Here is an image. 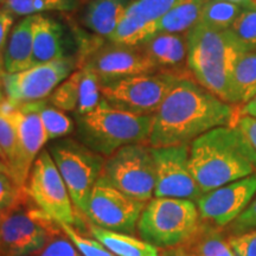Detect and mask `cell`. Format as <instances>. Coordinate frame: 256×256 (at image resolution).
<instances>
[{"label":"cell","mask_w":256,"mask_h":256,"mask_svg":"<svg viewBox=\"0 0 256 256\" xmlns=\"http://www.w3.org/2000/svg\"><path fill=\"white\" fill-rule=\"evenodd\" d=\"M234 113L232 104L202 87L194 78H183L154 114L148 145H190L208 130L234 124Z\"/></svg>","instance_id":"1"},{"label":"cell","mask_w":256,"mask_h":256,"mask_svg":"<svg viewBox=\"0 0 256 256\" xmlns=\"http://www.w3.org/2000/svg\"><path fill=\"white\" fill-rule=\"evenodd\" d=\"M188 165L206 194L256 174V151L238 124L220 126L190 144Z\"/></svg>","instance_id":"2"},{"label":"cell","mask_w":256,"mask_h":256,"mask_svg":"<svg viewBox=\"0 0 256 256\" xmlns=\"http://www.w3.org/2000/svg\"><path fill=\"white\" fill-rule=\"evenodd\" d=\"M188 69L194 81L229 104H238L232 70L243 51L229 30H215L197 23L186 32Z\"/></svg>","instance_id":"3"},{"label":"cell","mask_w":256,"mask_h":256,"mask_svg":"<svg viewBox=\"0 0 256 256\" xmlns=\"http://www.w3.org/2000/svg\"><path fill=\"white\" fill-rule=\"evenodd\" d=\"M154 115H136L110 107L104 98L89 113L75 116L76 136L106 158L121 147L148 142Z\"/></svg>","instance_id":"4"},{"label":"cell","mask_w":256,"mask_h":256,"mask_svg":"<svg viewBox=\"0 0 256 256\" xmlns=\"http://www.w3.org/2000/svg\"><path fill=\"white\" fill-rule=\"evenodd\" d=\"M62 232L24 188L11 206L0 211V256H28Z\"/></svg>","instance_id":"5"},{"label":"cell","mask_w":256,"mask_h":256,"mask_svg":"<svg viewBox=\"0 0 256 256\" xmlns=\"http://www.w3.org/2000/svg\"><path fill=\"white\" fill-rule=\"evenodd\" d=\"M202 224L197 204L188 200L154 197L146 203L136 232L156 248L185 246Z\"/></svg>","instance_id":"6"},{"label":"cell","mask_w":256,"mask_h":256,"mask_svg":"<svg viewBox=\"0 0 256 256\" xmlns=\"http://www.w3.org/2000/svg\"><path fill=\"white\" fill-rule=\"evenodd\" d=\"M46 150L62 176L74 206L86 215L92 188L104 171L106 156L72 138L52 140Z\"/></svg>","instance_id":"7"},{"label":"cell","mask_w":256,"mask_h":256,"mask_svg":"<svg viewBox=\"0 0 256 256\" xmlns=\"http://www.w3.org/2000/svg\"><path fill=\"white\" fill-rule=\"evenodd\" d=\"M101 178L134 200L145 203L151 200L156 185V165L151 146L132 144L121 147L106 158Z\"/></svg>","instance_id":"8"},{"label":"cell","mask_w":256,"mask_h":256,"mask_svg":"<svg viewBox=\"0 0 256 256\" xmlns=\"http://www.w3.org/2000/svg\"><path fill=\"white\" fill-rule=\"evenodd\" d=\"M180 78H183L160 72L130 76L102 86V98L115 110L154 115Z\"/></svg>","instance_id":"9"},{"label":"cell","mask_w":256,"mask_h":256,"mask_svg":"<svg viewBox=\"0 0 256 256\" xmlns=\"http://www.w3.org/2000/svg\"><path fill=\"white\" fill-rule=\"evenodd\" d=\"M25 188L37 206L48 215L58 223L75 226L76 208L48 150H42L34 160Z\"/></svg>","instance_id":"10"},{"label":"cell","mask_w":256,"mask_h":256,"mask_svg":"<svg viewBox=\"0 0 256 256\" xmlns=\"http://www.w3.org/2000/svg\"><path fill=\"white\" fill-rule=\"evenodd\" d=\"M78 56H72L31 66L23 72L6 74L2 86L6 98L12 104L48 98L64 80L78 69Z\"/></svg>","instance_id":"11"},{"label":"cell","mask_w":256,"mask_h":256,"mask_svg":"<svg viewBox=\"0 0 256 256\" xmlns=\"http://www.w3.org/2000/svg\"><path fill=\"white\" fill-rule=\"evenodd\" d=\"M82 66L90 68L98 75L101 87L130 76L158 72L142 46L110 40L104 44L98 43L81 57L78 68Z\"/></svg>","instance_id":"12"},{"label":"cell","mask_w":256,"mask_h":256,"mask_svg":"<svg viewBox=\"0 0 256 256\" xmlns=\"http://www.w3.org/2000/svg\"><path fill=\"white\" fill-rule=\"evenodd\" d=\"M145 206V202L127 196L100 177L92 191L86 217L104 229L134 235Z\"/></svg>","instance_id":"13"},{"label":"cell","mask_w":256,"mask_h":256,"mask_svg":"<svg viewBox=\"0 0 256 256\" xmlns=\"http://www.w3.org/2000/svg\"><path fill=\"white\" fill-rule=\"evenodd\" d=\"M156 165L153 196L179 198L197 203L203 194L188 165L190 145L151 147Z\"/></svg>","instance_id":"14"},{"label":"cell","mask_w":256,"mask_h":256,"mask_svg":"<svg viewBox=\"0 0 256 256\" xmlns=\"http://www.w3.org/2000/svg\"><path fill=\"white\" fill-rule=\"evenodd\" d=\"M256 194V174L202 194L197 200L202 222L217 228L229 226L246 210Z\"/></svg>","instance_id":"15"},{"label":"cell","mask_w":256,"mask_h":256,"mask_svg":"<svg viewBox=\"0 0 256 256\" xmlns=\"http://www.w3.org/2000/svg\"><path fill=\"white\" fill-rule=\"evenodd\" d=\"M12 115L17 126L18 148L11 177L19 186L24 188L34 160L49 139L40 115L24 104H12Z\"/></svg>","instance_id":"16"},{"label":"cell","mask_w":256,"mask_h":256,"mask_svg":"<svg viewBox=\"0 0 256 256\" xmlns=\"http://www.w3.org/2000/svg\"><path fill=\"white\" fill-rule=\"evenodd\" d=\"M32 66L66 57L76 56L75 37L58 19L46 14L34 16Z\"/></svg>","instance_id":"17"},{"label":"cell","mask_w":256,"mask_h":256,"mask_svg":"<svg viewBox=\"0 0 256 256\" xmlns=\"http://www.w3.org/2000/svg\"><path fill=\"white\" fill-rule=\"evenodd\" d=\"M139 46L154 64L156 72L190 78L186 76L190 72L186 34H156Z\"/></svg>","instance_id":"18"},{"label":"cell","mask_w":256,"mask_h":256,"mask_svg":"<svg viewBox=\"0 0 256 256\" xmlns=\"http://www.w3.org/2000/svg\"><path fill=\"white\" fill-rule=\"evenodd\" d=\"M34 16H28L12 28L4 54L6 74L23 72L32 66L34 55Z\"/></svg>","instance_id":"19"},{"label":"cell","mask_w":256,"mask_h":256,"mask_svg":"<svg viewBox=\"0 0 256 256\" xmlns=\"http://www.w3.org/2000/svg\"><path fill=\"white\" fill-rule=\"evenodd\" d=\"M133 0H90L83 10L82 23L96 36L110 38Z\"/></svg>","instance_id":"20"},{"label":"cell","mask_w":256,"mask_h":256,"mask_svg":"<svg viewBox=\"0 0 256 256\" xmlns=\"http://www.w3.org/2000/svg\"><path fill=\"white\" fill-rule=\"evenodd\" d=\"M89 232L115 256H160L159 248L130 234L107 230L89 223Z\"/></svg>","instance_id":"21"},{"label":"cell","mask_w":256,"mask_h":256,"mask_svg":"<svg viewBox=\"0 0 256 256\" xmlns=\"http://www.w3.org/2000/svg\"><path fill=\"white\" fill-rule=\"evenodd\" d=\"M206 2L208 0H182L156 22V34H186L198 23Z\"/></svg>","instance_id":"22"},{"label":"cell","mask_w":256,"mask_h":256,"mask_svg":"<svg viewBox=\"0 0 256 256\" xmlns=\"http://www.w3.org/2000/svg\"><path fill=\"white\" fill-rule=\"evenodd\" d=\"M24 104L40 115L49 140L66 138L75 130V121L68 116L66 112L60 110L54 104H51L48 98L28 102Z\"/></svg>","instance_id":"23"},{"label":"cell","mask_w":256,"mask_h":256,"mask_svg":"<svg viewBox=\"0 0 256 256\" xmlns=\"http://www.w3.org/2000/svg\"><path fill=\"white\" fill-rule=\"evenodd\" d=\"M185 246L197 256H236L220 228L206 222H202L196 235Z\"/></svg>","instance_id":"24"},{"label":"cell","mask_w":256,"mask_h":256,"mask_svg":"<svg viewBox=\"0 0 256 256\" xmlns=\"http://www.w3.org/2000/svg\"><path fill=\"white\" fill-rule=\"evenodd\" d=\"M232 86L238 104H246L256 95V51L240 55L234 66Z\"/></svg>","instance_id":"25"},{"label":"cell","mask_w":256,"mask_h":256,"mask_svg":"<svg viewBox=\"0 0 256 256\" xmlns=\"http://www.w3.org/2000/svg\"><path fill=\"white\" fill-rule=\"evenodd\" d=\"M243 8L229 0H208L198 23L215 30H229Z\"/></svg>","instance_id":"26"},{"label":"cell","mask_w":256,"mask_h":256,"mask_svg":"<svg viewBox=\"0 0 256 256\" xmlns=\"http://www.w3.org/2000/svg\"><path fill=\"white\" fill-rule=\"evenodd\" d=\"M17 148L18 133L12 115V104L5 98L0 106V156L8 165L10 174L17 156Z\"/></svg>","instance_id":"27"},{"label":"cell","mask_w":256,"mask_h":256,"mask_svg":"<svg viewBox=\"0 0 256 256\" xmlns=\"http://www.w3.org/2000/svg\"><path fill=\"white\" fill-rule=\"evenodd\" d=\"M78 6V0H6L2 8L8 10L16 17H28L50 11L69 12Z\"/></svg>","instance_id":"28"},{"label":"cell","mask_w":256,"mask_h":256,"mask_svg":"<svg viewBox=\"0 0 256 256\" xmlns=\"http://www.w3.org/2000/svg\"><path fill=\"white\" fill-rule=\"evenodd\" d=\"M82 70V78L80 83V98L74 116L84 115L95 110L102 101L101 83L98 75L88 66H80Z\"/></svg>","instance_id":"29"},{"label":"cell","mask_w":256,"mask_h":256,"mask_svg":"<svg viewBox=\"0 0 256 256\" xmlns=\"http://www.w3.org/2000/svg\"><path fill=\"white\" fill-rule=\"evenodd\" d=\"M229 31L243 52L256 51V8H243Z\"/></svg>","instance_id":"30"},{"label":"cell","mask_w":256,"mask_h":256,"mask_svg":"<svg viewBox=\"0 0 256 256\" xmlns=\"http://www.w3.org/2000/svg\"><path fill=\"white\" fill-rule=\"evenodd\" d=\"M81 78L82 70L78 68L68 78L64 80L48 98L50 104L63 112H75L78 104Z\"/></svg>","instance_id":"31"},{"label":"cell","mask_w":256,"mask_h":256,"mask_svg":"<svg viewBox=\"0 0 256 256\" xmlns=\"http://www.w3.org/2000/svg\"><path fill=\"white\" fill-rule=\"evenodd\" d=\"M180 2L182 0H133L128 6L126 14L136 16L154 26L156 20Z\"/></svg>","instance_id":"32"},{"label":"cell","mask_w":256,"mask_h":256,"mask_svg":"<svg viewBox=\"0 0 256 256\" xmlns=\"http://www.w3.org/2000/svg\"><path fill=\"white\" fill-rule=\"evenodd\" d=\"M60 228L68 238L72 240L76 249L81 252L82 256H115L107 248L95 238H88L80 234L75 226L70 224L60 223Z\"/></svg>","instance_id":"33"},{"label":"cell","mask_w":256,"mask_h":256,"mask_svg":"<svg viewBox=\"0 0 256 256\" xmlns=\"http://www.w3.org/2000/svg\"><path fill=\"white\" fill-rule=\"evenodd\" d=\"M28 256H82L68 236L62 232L46 244Z\"/></svg>","instance_id":"34"},{"label":"cell","mask_w":256,"mask_h":256,"mask_svg":"<svg viewBox=\"0 0 256 256\" xmlns=\"http://www.w3.org/2000/svg\"><path fill=\"white\" fill-rule=\"evenodd\" d=\"M256 229V198L232 224H229V236H238Z\"/></svg>","instance_id":"35"},{"label":"cell","mask_w":256,"mask_h":256,"mask_svg":"<svg viewBox=\"0 0 256 256\" xmlns=\"http://www.w3.org/2000/svg\"><path fill=\"white\" fill-rule=\"evenodd\" d=\"M24 188L19 186L8 174H0V211L11 206Z\"/></svg>","instance_id":"36"},{"label":"cell","mask_w":256,"mask_h":256,"mask_svg":"<svg viewBox=\"0 0 256 256\" xmlns=\"http://www.w3.org/2000/svg\"><path fill=\"white\" fill-rule=\"evenodd\" d=\"M228 241L236 256H256V229L238 236H229Z\"/></svg>","instance_id":"37"},{"label":"cell","mask_w":256,"mask_h":256,"mask_svg":"<svg viewBox=\"0 0 256 256\" xmlns=\"http://www.w3.org/2000/svg\"><path fill=\"white\" fill-rule=\"evenodd\" d=\"M16 16L8 10L0 8V62L4 64V54L6 43L11 34L12 28L14 26Z\"/></svg>","instance_id":"38"},{"label":"cell","mask_w":256,"mask_h":256,"mask_svg":"<svg viewBox=\"0 0 256 256\" xmlns=\"http://www.w3.org/2000/svg\"><path fill=\"white\" fill-rule=\"evenodd\" d=\"M236 124L256 151V118L250 115H242Z\"/></svg>","instance_id":"39"},{"label":"cell","mask_w":256,"mask_h":256,"mask_svg":"<svg viewBox=\"0 0 256 256\" xmlns=\"http://www.w3.org/2000/svg\"><path fill=\"white\" fill-rule=\"evenodd\" d=\"M160 256H197L190 248L186 246H178V247H172L164 249L160 252Z\"/></svg>","instance_id":"40"},{"label":"cell","mask_w":256,"mask_h":256,"mask_svg":"<svg viewBox=\"0 0 256 256\" xmlns=\"http://www.w3.org/2000/svg\"><path fill=\"white\" fill-rule=\"evenodd\" d=\"M242 115H250V116L256 118V95L252 98L250 101L243 104V108L241 110Z\"/></svg>","instance_id":"41"},{"label":"cell","mask_w":256,"mask_h":256,"mask_svg":"<svg viewBox=\"0 0 256 256\" xmlns=\"http://www.w3.org/2000/svg\"><path fill=\"white\" fill-rule=\"evenodd\" d=\"M0 174H8L10 177H11V174H10V170L8 168V165L5 164L4 160H2V156H0Z\"/></svg>","instance_id":"42"},{"label":"cell","mask_w":256,"mask_h":256,"mask_svg":"<svg viewBox=\"0 0 256 256\" xmlns=\"http://www.w3.org/2000/svg\"><path fill=\"white\" fill-rule=\"evenodd\" d=\"M229 2H235V4L242 6V8H250V0H229Z\"/></svg>","instance_id":"43"},{"label":"cell","mask_w":256,"mask_h":256,"mask_svg":"<svg viewBox=\"0 0 256 256\" xmlns=\"http://www.w3.org/2000/svg\"><path fill=\"white\" fill-rule=\"evenodd\" d=\"M5 76H6V72L4 68V64L0 62V88H2V86H4Z\"/></svg>","instance_id":"44"},{"label":"cell","mask_w":256,"mask_h":256,"mask_svg":"<svg viewBox=\"0 0 256 256\" xmlns=\"http://www.w3.org/2000/svg\"><path fill=\"white\" fill-rule=\"evenodd\" d=\"M6 98V95L4 90H2V88H0V106H2V102H4V100Z\"/></svg>","instance_id":"45"},{"label":"cell","mask_w":256,"mask_h":256,"mask_svg":"<svg viewBox=\"0 0 256 256\" xmlns=\"http://www.w3.org/2000/svg\"><path fill=\"white\" fill-rule=\"evenodd\" d=\"M250 8H256V0H250Z\"/></svg>","instance_id":"46"},{"label":"cell","mask_w":256,"mask_h":256,"mask_svg":"<svg viewBox=\"0 0 256 256\" xmlns=\"http://www.w3.org/2000/svg\"><path fill=\"white\" fill-rule=\"evenodd\" d=\"M5 2H6V0H0V8H2V6L4 5Z\"/></svg>","instance_id":"47"}]
</instances>
